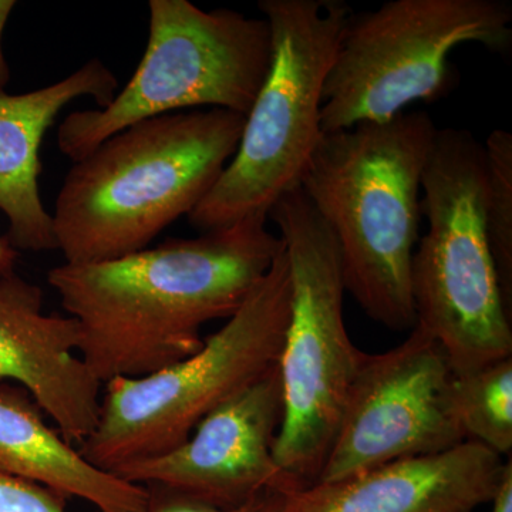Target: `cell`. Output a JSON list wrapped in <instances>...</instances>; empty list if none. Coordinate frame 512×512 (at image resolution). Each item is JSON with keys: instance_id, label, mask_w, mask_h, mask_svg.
I'll return each instance as SVG.
<instances>
[{"instance_id": "obj_11", "label": "cell", "mask_w": 512, "mask_h": 512, "mask_svg": "<svg viewBox=\"0 0 512 512\" xmlns=\"http://www.w3.org/2000/svg\"><path fill=\"white\" fill-rule=\"evenodd\" d=\"M282 419L284 394L276 366L207 414L177 447L113 474L220 508L239 507L269 491L296 493L301 490L274 456Z\"/></svg>"}, {"instance_id": "obj_16", "label": "cell", "mask_w": 512, "mask_h": 512, "mask_svg": "<svg viewBox=\"0 0 512 512\" xmlns=\"http://www.w3.org/2000/svg\"><path fill=\"white\" fill-rule=\"evenodd\" d=\"M448 406L467 441L498 456L512 450V357L466 375H454Z\"/></svg>"}, {"instance_id": "obj_17", "label": "cell", "mask_w": 512, "mask_h": 512, "mask_svg": "<svg viewBox=\"0 0 512 512\" xmlns=\"http://www.w3.org/2000/svg\"><path fill=\"white\" fill-rule=\"evenodd\" d=\"M484 150L488 170L485 227L505 306L512 313V134L494 130Z\"/></svg>"}, {"instance_id": "obj_13", "label": "cell", "mask_w": 512, "mask_h": 512, "mask_svg": "<svg viewBox=\"0 0 512 512\" xmlns=\"http://www.w3.org/2000/svg\"><path fill=\"white\" fill-rule=\"evenodd\" d=\"M503 457L474 441L296 491L286 512H476L491 503Z\"/></svg>"}, {"instance_id": "obj_7", "label": "cell", "mask_w": 512, "mask_h": 512, "mask_svg": "<svg viewBox=\"0 0 512 512\" xmlns=\"http://www.w3.org/2000/svg\"><path fill=\"white\" fill-rule=\"evenodd\" d=\"M285 245L291 315L278 370L284 419L274 456L298 490L318 483L353 380L365 359L343 318L338 242L301 187L269 211Z\"/></svg>"}, {"instance_id": "obj_9", "label": "cell", "mask_w": 512, "mask_h": 512, "mask_svg": "<svg viewBox=\"0 0 512 512\" xmlns=\"http://www.w3.org/2000/svg\"><path fill=\"white\" fill-rule=\"evenodd\" d=\"M511 25L505 0H392L352 13L323 86L322 133L384 123L416 101L440 99L451 86V52L466 43L508 52Z\"/></svg>"}, {"instance_id": "obj_5", "label": "cell", "mask_w": 512, "mask_h": 512, "mask_svg": "<svg viewBox=\"0 0 512 512\" xmlns=\"http://www.w3.org/2000/svg\"><path fill=\"white\" fill-rule=\"evenodd\" d=\"M487 157L470 131H437L421 181L429 221L413 255L417 323L446 352L453 375L512 357L505 306L485 227Z\"/></svg>"}, {"instance_id": "obj_4", "label": "cell", "mask_w": 512, "mask_h": 512, "mask_svg": "<svg viewBox=\"0 0 512 512\" xmlns=\"http://www.w3.org/2000/svg\"><path fill=\"white\" fill-rule=\"evenodd\" d=\"M289 315L284 247L241 308L194 355L151 375L103 384L99 420L80 453L93 466L116 473L177 447L207 414L278 366Z\"/></svg>"}, {"instance_id": "obj_2", "label": "cell", "mask_w": 512, "mask_h": 512, "mask_svg": "<svg viewBox=\"0 0 512 512\" xmlns=\"http://www.w3.org/2000/svg\"><path fill=\"white\" fill-rule=\"evenodd\" d=\"M245 116L165 114L124 128L74 161L52 214L66 264L143 251L212 190L237 151Z\"/></svg>"}, {"instance_id": "obj_10", "label": "cell", "mask_w": 512, "mask_h": 512, "mask_svg": "<svg viewBox=\"0 0 512 512\" xmlns=\"http://www.w3.org/2000/svg\"><path fill=\"white\" fill-rule=\"evenodd\" d=\"M453 376L439 340L417 322L396 348L366 353L318 483H338L467 441L448 406Z\"/></svg>"}, {"instance_id": "obj_18", "label": "cell", "mask_w": 512, "mask_h": 512, "mask_svg": "<svg viewBox=\"0 0 512 512\" xmlns=\"http://www.w3.org/2000/svg\"><path fill=\"white\" fill-rule=\"evenodd\" d=\"M148 501L144 512H286L293 493L269 491L235 508L215 507L187 495L161 487H146Z\"/></svg>"}, {"instance_id": "obj_14", "label": "cell", "mask_w": 512, "mask_h": 512, "mask_svg": "<svg viewBox=\"0 0 512 512\" xmlns=\"http://www.w3.org/2000/svg\"><path fill=\"white\" fill-rule=\"evenodd\" d=\"M119 80L100 59L89 60L63 80L35 92L0 93V212L8 220L6 239L16 251L57 249L52 214L40 195V147L60 111L92 97L106 107Z\"/></svg>"}, {"instance_id": "obj_15", "label": "cell", "mask_w": 512, "mask_h": 512, "mask_svg": "<svg viewBox=\"0 0 512 512\" xmlns=\"http://www.w3.org/2000/svg\"><path fill=\"white\" fill-rule=\"evenodd\" d=\"M26 390L0 383V471L94 505L100 512H144L148 491L93 466L53 429Z\"/></svg>"}, {"instance_id": "obj_21", "label": "cell", "mask_w": 512, "mask_h": 512, "mask_svg": "<svg viewBox=\"0 0 512 512\" xmlns=\"http://www.w3.org/2000/svg\"><path fill=\"white\" fill-rule=\"evenodd\" d=\"M493 510L491 512H512V463L511 458L505 463L503 478L498 485L493 501Z\"/></svg>"}, {"instance_id": "obj_12", "label": "cell", "mask_w": 512, "mask_h": 512, "mask_svg": "<svg viewBox=\"0 0 512 512\" xmlns=\"http://www.w3.org/2000/svg\"><path fill=\"white\" fill-rule=\"evenodd\" d=\"M79 340L76 320L43 311L39 286L0 275V383L26 390L80 446L99 420L103 384L79 355Z\"/></svg>"}, {"instance_id": "obj_8", "label": "cell", "mask_w": 512, "mask_h": 512, "mask_svg": "<svg viewBox=\"0 0 512 512\" xmlns=\"http://www.w3.org/2000/svg\"><path fill=\"white\" fill-rule=\"evenodd\" d=\"M148 40L130 82L101 109L73 111L57 130L63 156L79 161L124 128L187 109L247 116L272 60L268 20L190 0H150Z\"/></svg>"}, {"instance_id": "obj_22", "label": "cell", "mask_w": 512, "mask_h": 512, "mask_svg": "<svg viewBox=\"0 0 512 512\" xmlns=\"http://www.w3.org/2000/svg\"><path fill=\"white\" fill-rule=\"evenodd\" d=\"M19 252L9 244L6 237H0V275L15 272Z\"/></svg>"}, {"instance_id": "obj_20", "label": "cell", "mask_w": 512, "mask_h": 512, "mask_svg": "<svg viewBox=\"0 0 512 512\" xmlns=\"http://www.w3.org/2000/svg\"><path fill=\"white\" fill-rule=\"evenodd\" d=\"M16 8L15 0H0V93L6 92L10 80V69L5 53H3V33L13 9Z\"/></svg>"}, {"instance_id": "obj_6", "label": "cell", "mask_w": 512, "mask_h": 512, "mask_svg": "<svg viewBox=\"0 0 512 512\" xmlns=\"http://www.w3.org/2000/svg\"><path fill=\"white\" fill-rule=\"evenodd\" d=\"M258 9L271 28V67L234 157L188 214L202 231L268 217L279 198L299 187L323 134V86L352 15L339 0H261Z\"/></svg>"}, {"instance_id": "obj_3", "label": "cell", "mask_w": 512, "mask_h": 512, "mask_svg": "<svg viewBox=\"0 0 512 512\" xmlns=\"http://www.w3.org/2000/svg\"><path fill=\"white\" fill-rule=\"evenodd\" d=\"M439 128L426 111L323 133L299 187L338 242L343 282L369 318L416 325L421 181Z\"/></svg>"}, {"instance_id": "obj_1", "label": "cell", "mask_w": 512, "mask_h": 512, "mask_svg": "<svg viewBox=\"0 0 512 512\" xmlns=\"http://www.w3.org/2000/svg\"><path fill=\"white\" fill-rule=\"evenodd\" d=\"M252 215L198 238L56 266L47 282L79 326V355L101 384L194 355L205 323L229 319L268 274L284 241Z\"/></svg>"}, {"instance_id": "obj_19", "label": "cell", "mask_w": 512, "mask_h": 512, "mask_svg": "<svg viewBox=\"0 0 512 512\" xmlns=\"http://www.w3.org/2000/svg\"><path fill=\"white\" fill-rule=\"evenodd\" d=\"M0 512H67L66 498L45 485L0 471Z\"/></svg>"}]
</instances>
